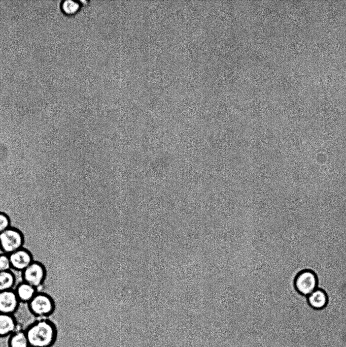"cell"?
Here are the masks:
<instances>
[{
	"instance_id": "6da1fadb",
	"label": "cell",
	"mask_w": 346,
	"mask_h": 347,
	"mask_svg": "<svg viewBox=\"0 0 346 347\" xmlns=\"http://www.w3.org/2000/svg\"><path fill=\"white\" fill-rule=\"evenodd\" d=\"M25 331L30 347H51L57 337L55 325L46 318L36 320Z\"/></svg>"
},
{
	"instance_id": "7a4b0ae2",
	"label": "cell",
	"mask_w": 346,
	"mask_h": 347,
	"mask_svg": "<svg viewBox=\"0 0 346 347\" xmlns=\"http://www.w3.org/2000/svg\"><path fill=\"white\" fill-rule=\"evenodd\" d=\"M27 305L31 314L39 319L50 316L55 309L53 298L44 292H37Z\"/></svg>"
},
{
	"instance_id": "3957f363",
	"label": "cell",
	"mask_w": 346,
	"mask_h": 347,
	"mask_svg": "<svg viewBox=\"0 0 346 347\" xmlns=\"http://www.w3.org/2000/svg\"><path fill=\"white\" fill-rule=\"evenodd\" d=\"M24 237L18 229L10 227L0 234V249L3 253L10 255L23 247Z\"/></svg>"
},
{
	"instance_id": "277c9868",
	"label": "cell",
	"mask_w": 346,
	"mask_h": 347,
	"mask_svg": "<svg viewBox=\"0 0 346 347\" xmlns=\"http://www.w3.org/2000/svg\"><path fill=\"white\" fill-rule=\"evenodd\" d=\"M294 286L296 291L299 294L307 297L318 288L317 276L312 270H302L296 275Z\"/></svg>"
},
{
	"instance_id": "5b68a950",
	"label": "cell",
	"mask_w": 346,
	"mask_h": 347,
	"mask_svg": "<svg viewBox=\"0 0 346 347\" xmlns=\"http://www.w3.org/2000/svg\"><path fill=\"white\" fill-rule=\"evenodd\" d=\"M46 275V269L43 264L34 260L22 272L23 281L36 289L43 284Z\"/></svg>"
},
{
	"instance_id": "8992f818",
	"label": "cell",
	"mask_w": 346,
	"mask_h": 347,
	"mask_svg": "<svg viewBox=\"0 0 346 347\" xmlns=\"http://www.w3.org/2000/svg\"><path fill=\"white\" fill-rule=\"evenodd\" d=\"M9 256L12 269L21 272L34 261L32 253L24 247L15 251Z\"/></svg>"
},
{
	"instance_id": "52a82bcc",
	"label": "cell",
	"mask_w": 346,
	"mask_h": 347,
	"mask_svg": "<svg viewBox=\"0 0 346 347\" xmlns=\"http://www.w3.org/2000/svg\"><path fill=\"white\" fill-rule=\"evenodd\" d=\"M20 304L14 290L0 292V313L14 314Z\"/></svg>"
},
{
	"instance_id": "ba28073f",
	"label": "cell",
	"mask_w": 346,
	"mask_h": 347,
	"mask_svg": "<svg viewBox=\"0 0 346 347\" xmlns=\"http://www.w3.org/2000/svg\"><path fill=\"white\" fill-rule=\"evenodd\" d=\"M308 305L313 309L321 310L328 304V296L323 289L318 288L306 297Z\"/></svg>"
},
{
	"instance_id": "9c48e42d",
	"label": "cell",
	"mask_w": 346,
	"mask_h": 347,
	"mask_svg": "<svg viewBox=\"0 0 346 347\" xmlns=\"http://www.w3.org/2000/svg\"><path fill=\"white\" fill-rule=\"evenodd\" d=\"M20 303L27 304L36 294L37 289L22 281L14 290Z\"/></svg>"
},
{
	"instance_id": "30bf717a",
	"label": "cell",
	"mask_w": 346,
	"mask_h": 347,
	"mask_svg": "<svg viewBox=\"0 0 346 347\" xmlns=\"http://www.w3.org/2000/svg\"><path fill=\"white\" fill-rule=\"evenodd\" d=\"M17 329L14 314L0 313V337L10 336Z\"/></svg>"
},
{
	"instance_id": "8fae6325",
	"label": "cell",
	"mask_w": 346,
	"mask_h": 347,
	"mask_svg": "<svg viewBox=\"0 0 346 347\" xmlns=\"http://www.w3.org/2000/svg\"><path fill=\"white\" fill-rule=\"evenodd\" d=\"M89 4L87 1L64 0L61 2L60 9L67 16H74L79 13L83 7Z\"/></svg>"
},
{
	"instance_id": "7c38bea8",
	"label": "cell",
	"mask_w": 346,
	"mask_h": 347,
	"mask_svg": "<svg viewBox=\"0 0 346 347\" xmlns=\"http://www.w3.org/2000/svg\"><path fill=\"white\" fill-rule=\"evenodd\" d=\"M8 344L9 347H30L25 331L20 329L9 336Z\"/></svg>"
},
{
	"instance_id": "4fadbf2b",
	"label": "cell",
	"mask_w": 346,
	"mask_h": 347,
	"mask_svg": "<svg viewBox=\"0 0 346 347\" xmlns=\"http://www.w3.org/2000/svg\"><path fill=\"white\" fill-rule=\"evenodd\" d=\"M16 281L12 270L0 272V292L14 290Z\"/></svg>"
},
{
	"instance_id": "5bb4252c",
	"label": "cell",
	"mask_w": 346,
	"mask_h": 347,
	"mask_svg": "<svg viewBox=\"0 0 346 347\" xmlns=\"http://www.w3.org/2000/svg\"><path fill=\"white\" fill-rule=\"evenodd\" d=\"M12 270L9 256L5 253L0 254V272Z\"/></svg>"
},
{
	"instance_id": "9a60e30c",
	"label": "cell",
	"mask_w": 346,
	"mask_h": 347,
	"mask_svg": "<svg viewBox=\"0 0 346 347\" xmlns=\"http://www.w3.org/2000/svg\"><path fill=\"white\" fill-rule=\"evenodd\" d=\"M11 227V221L9 216L0 212V234Z\"/></svg>"
}]
</instances>
